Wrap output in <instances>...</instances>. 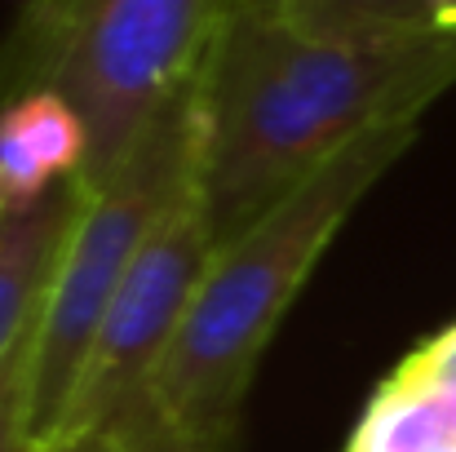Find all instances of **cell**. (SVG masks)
<instances>
[{
	"label": "cell",
	"instance_id": "cell-1",
	"mask_svg": "<svg viewBox=\"0 0 456 452\" xmlns=\"http://www.w3.org/2000/svg\"><path fill=\"white\" fill-rule=\"evenodd\" d=\"M448 89L456 31L328 40L240 4L200 94V200L217 249L359 138L421 125Z\"/></svg>",
	"mask_w": 456,
	"mask_h": 452
},
{
	"label": "cell",
	"instance_id": "cell-2",
	"mask_svg": "<svg viewBox=\"0 0 456 452\" xmlns=\"http://www.w3.org/2000/svg\"><path fill=\"white\" fill-rule=\"evenodd\" d=\"M417 129L421 125H395L359 138L240 240L213 253L182 333L155 373L147 399V452L231 448L253 373L275 328L354 204L417 143Z\"/></svg>",
	"mask_w": 456,
	"mask_h": 452
},
{
	"label": "cell",
	"instance_id": "cell-3",
	"mask_svg": "<svg viewBox=\"0 0 456 452\" xmlns=\"http://www.w3.org/2000/svg\"><path fill=\"white\" fill-rule=\"evenodd\" d=\"M244 0H13L0 40V107L62 98L85 125V195L102 191L155 125L204 94Z\"/></svg>",
	"mask_w": 456,
	"mask_h": 452
},
{
	"label": "cell",
	"instance_id": "cell-4",
	"mask_svg": "<svg viewBox=\"0 0 456 452\" xmlns=\"http://www.w3.org/2000/svg\"><path fill=\"white\" fill-rule=\"evenodd\" d=\"M204 103L168 111L138 151L116 168V177L85 195V209L62 249L58 275L49 284L36 346V435L49 440L67 413L76 377L89 359V346L120 293L129 267L147 249L155 226L200 177Z\"/></svg>",
	"mask_w": 456,
	"mask_h": 452
},
{
	"label": "cell",
	"instance_id": "cell-5",
	"mask_svg": "<svg viewBox=\"0 0 456 452\" xmlns=\"http://www.w3.org/2000/svg\"><path fill=\"white\" fill-rule=\"evenodd\" d=\"M213 253H217V240H213V226L200 200V177H195V186L168 209V218L155 226L147 249L129 267L89 346V359L76 377V390L67 399L58 431L111 426L129 435L138 452H147V440H151L147 399H151L155 373L164 368L182 333V319L204 284Z\"/></svg>",
	"mask_w": 456,
	"mask_h": 452
},
{
	"label": "cell",
	"instance_id": "cell-6",
	"mask_svg": "<svg viewBox=\"0 0 456 452\" xmlns=\"http://www.w3.org/2000/svg\"><path fill=\"white\" fill-rule=\"evenodd\" d=\"M80 209L85 186L76 177L31 204L0 209V364L40 319Z\"/></svg>",
	"mask_w": 456,
	"mask_h": 452
},
{
	"label": "cell",
	"instance_id": "cell-7",
	"mask_svg": "<svg viewBox=\"0 0 456 452\" xmlns=\"http://www.w3.org/2000/svg\"><path fill=\"white\" fill-rule=\"evenodd\" d=\"M85 125L53 94H22L0 107V209L31 204L53 186L80 177Z\"/></svg>",
	"mask_w": 456,
	"mask_h": 452
},
{
	"label": "cell",
	"instance_id": "cell-8",
	"mask_svg": "<svg viewBox=\"0 0 456 452\" xmlns=\"http://www.w3.org/2000/svg\"><path fill=\"white\" fill-rule=\"evenodd\" d=\"M244 9L328 40H395L456 31V0H244Z\"/></svg>",
	"mask_w": 456,
	"mask_h": 452
},
{
	"label": "cell",
	"instance_id": "cell-9",
	"mask_svg": "<svg viewBox=\"0 0 456 452\" xmlns=\"http://www.w3.org/2000/svg\"><path fill=\"white\" fill-rule=\"evenodd\" d=\"M346 452H456V390L395 373Z\"/></svg>",
	"mask_w": 456,
	"mask_h": 452
},
{
	"label": "cell",
	"instance_id": "cell-10",
	"mask_svg": "<svg viewBox=\"0 0 456 452\" xmlns=\"http://www.w3.org/2000/svg\"><path fill=\"white\" fill-rule=\"evenodd\" d=\"M36 346H40V319L27 328V337L0 364V452L40 448V435H36Z\"/></svg>",
	"mask_w": 456,
	"mask_h": 452
},
{
	"label": "cell",
	"instance_id": "cell-11",
	"mask_svg": "<svg viewBox=\"0 0 456 452\" xmlns=\"http://www.w3.org/2000/svg\"><path fill=\"white\" fill-rule=\"evenodd\" d=\"M395 373L417 377V382H435V386H452L456 390V324L444 328L439 337H430L421 350H412Z\"/></svg>",
	"mask_w": 456,
	"mask_h": 452
},
{
	"label": "cell",
	"instance_id": "cell-12",
	"mask_svg": "<svg viewBox=\"0 0 456 452\" xmlns=\"http://www.w3.org/2000/svg\"><path fill=\"white\" fill-rule=\"evenodd\" d=\"M36 452H138V444L111 426H89V431H58L40 440Z\"/></svg>",
	"mask_w": 456,
	"mask_h": 452
}]
</instances>
